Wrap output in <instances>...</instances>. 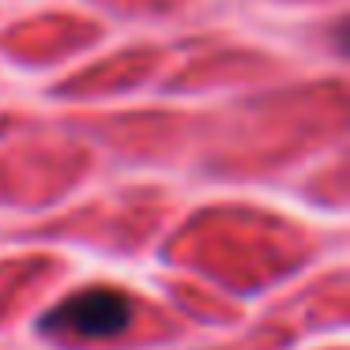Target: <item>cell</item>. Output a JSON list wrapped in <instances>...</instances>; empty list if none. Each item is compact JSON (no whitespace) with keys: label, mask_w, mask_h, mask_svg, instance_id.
<instances>
[{"label":"cell","mask_w":350,"mask_h":350,"mask_svg":"<svg viewBox=\"0 0 350 350\" xmlns=\"http://www.w3.org/2000/svg\"><path fill=\"white\" fill-rule=\"evenodd\" d=\"M132 320V305L117 290H83L72 301H64L61 309L49 312L46 324L61 327V332H76L87 339H106V335L124 332Z\"/></svg>","instance_id":"6da1fadb"}]
</instances>
